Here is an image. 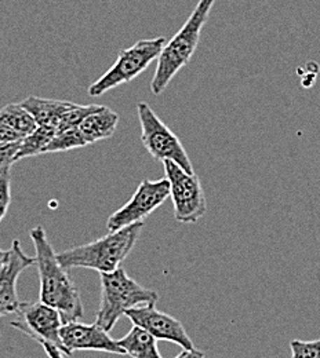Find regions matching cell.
<instances>
[{
  "mask_svg": "<svg viewBox=\"0 0 320 358\" xmlns=\"http://www.w3.org/2000/svg\"><path fill=\"white\" fill-rule=\"evenodd\" d=\"M88 146V142L85 141L83 135L79 131V129H69L65 131H60L54 135L51 142L45 150V153H57V152H68L72 149H79Z\"/></svg>",
  "mask_w": 320,
  "mask_h": 358,
  "instance_id": "obj_18",
  "label": "cell"
},
{
  "mask_svg": "<svg viewBox=\"0 0 320 358\" xmlns=\"http://www.w3.org/2000/svg\"><path fill=\"white\" fill-rule=\"evenodd\" d=\"M126 356L133 358H163L158 349V339L144 328L134 325L126 336L118 341Z\"/></svg>",
  "mask_w": 320,
  "mask_h": 358,
  "instance_id": "obj_15",
  "label": "cell"
},
{
  "mask_svg": "<svg viewBox=\"0 0 320 358\" xmlns=\"http://www.w3.org/2000/svg\"><path fill=\"white\" fill-rule=\"evenodd\" d=\"M165 174L170 183V199L174 218L181 224H196L207 213V203L200 179L186 173L174 162H163Z\"/></svg>",
  "mask_w": 320,
  "mask_h": 358,
  "instance_id": "obj_7",
  "label": "cell"
},
{
  "mask_svg": "<svg viewBox=\"0 0 320 358\" xmlns=\"http://www.w3.org/2000/svg\"><path fill=\"white\" fill-rule=\"evenodd\" d=\"M0 122L22 136L36 130L38 123L22 103H8L0 109Z\"/></svg>",
  "mask_w": 320,
  "mask_h": 358,
  "instance_id": "obj_16",
  "label": "cell"
},
{
  "mask_svg": "<svg viewBox=\"0 0 320 358\" xmlns=\"http://www.w3.org/2000/svg\"><path fill=\"white\" fill-rule=\"evenodd\" d=\"M125 315L137 327L148 331L158 341H167L181 346L183 350L196 349L183 322L170 314L163 313L156 309V303L141 305L129 309Z\"/></svg>",
  "mask_w": 320,
  "mask_h": 358,
  "instance_id": "obj_11",
  "label": "cell"
},
{
  "mask_svg": "<svg viewBox=\"0 0 320 358\" xmlns=\"http://www.w3.org/2000/svg\"><path fill=\"white\" fill-rule=\"evenodd\" d=\"M57 134V129L54 126H38L35 131L25 135L21 139L20 149L15 156V162H20L25 157H32L38 155H45L48 143Z\"/></svg>",
  "mask_w": 320,
  "mask_h": 358,
  "instance_id": "obj_17",
  "label": "cell"
},
{
  "mask_svg": "<svg viewBox=\"0 0 320 358\" xmlns=\"http://www.w3.org/2000/svg\"><path fill=\"white\" fill-rule=\"evenodd\" d=\"M20 145H21V139L14 142L0 143V171L11 169V166L17 163L15 156L20 149Z\"/></svg>",
  "mask_w": 320,
  "mask_h": 358,
  "instance_id": "obj_22",
  "label": "cell"
},
{
  "mask_svg": "<svg viewBox=\"0 0 320 358\" xmlns=\"http://www.w3.org/2000/svg\"><path fill=\"white\" fill-rule=\"evenodd\" d=\"M141 124V142L148 153L159 162H174L186 173L195 174L192 162L180 141L146 102L137 103Z\"/></svg>",
  "mask_w": 320,
  "mask_h": 358,
  "instance_id": "obj_6",
  "label": "cell"
},
{
  "mask_svg": "<svg viewBox=\"0 0 320 358\" xmlns=\"http://www.w3.org/2000/svg\"><path fill=\"white\" fill-rule=\"evenodd\" d=\"M11 169L0 171V222L6 217L11 203Z\"/></svg>",
  "mask_w": 320,
  "mask_h": 358,
  "instance_id": "obj_21",
  "label": "cell"
},
{
  "mask_svg": "<svg viewBox=\"0 0 320 358\" xmlns=\"http://www.w3.org/2000/svg\"><path fill=\"white\" fill-rule=\"evenodd\" d=\"M29 113L35 117L38 126H54L57 129L61 116L72 105L69 101L48 99L39 96H28L22 102Z\"/></svg>",
  "mask_w": 320,
  "mask_h": 358,
  "instance_id": "obj_14",
  "label": "cell"
},
{
  "mask_svg": "<svg viewBox=\"0 0 320 358\" xmlns=\"http://www.w3.org/2000/svg\"><path fill=\"white\" fill-rule=\"evenodd\" d=\"M35 247L36 266L41 280V301L57 309L64 322L82 320L83 302L81 292L69 275L68 268H64L47 237L43 226H36L29 231Z\"/></svg>",
  "mask_w": 320,
  "mask_h": 358,
  "instance_id": "obj_1",
  "label": "cell"
},
{
  "mask_svg": "<svg viewBox=\"0 0 320 358\" xmlns=\"http://www.w3.org/2000/svg\"><path fill=\"white\" fill-rule=\"evenodd\" d=\"M214 3L216 0H199L183 28L163 47L151 82V91L153 95H160L167 89L176 75L190 61Z\"/></svg>",
  "mask_w": 320,
  "mask_h": 358,
  "instance_id": "obj_3",
  "label": "cell"
},
{
  "mask_svg": "<svg viewBox=\"0 0 320 358\" xmlns=\"http://www.w3.org/2000/svg\"><path fill=\"white\" fill-rule=\"evenodd\" d=\"M8 262L0 268V317L15 314L21 306L17 294V281L20 274L36 264L35 257H28L18 240H14Z\"/></svg>",
  "mask_w": 320,
  "mask_h": 358,
  "instance_id": "obj_12",
  "label": "cell"
},
{
  "mask_svg": "<svg viewBox=\"0 0 320 358\" xmlns=\"http://www.w3.org/2000/svg\"><path fill=\"white\" fill-rule=\"evenodd\" d=\"M43 349H45V353L47 355L48 358H65V355L57 349L55 346H51V345H42Z\"/></svg>",
  "mask_w": 320,
  "mask_h": 358,
  "instance_id": "obj_24",
  "label": "cell"
},
{
  "mask_svg": "<svg viewBox=\"0 0 320 358\" xmlns=\"http://www.w3.org/2000/svg\"><path fill=\"white\" fill-rule=\"evenodd\" d=\"M144 222L122 227L116 231H109L106 236L83 244L72 247L57 254L58 261L64 268H85L99 273H111L120 268L137 244Z\"/></svg>",
  "mask_w": 320,
  "mask_h": 358,
  "instance_id": "obj_2",
  "label": "cell"
},
{
  "mask_svg": "<svg viewBox=\"0 0 320 358\" xmlns=\"http://www.w3.org/2000/svg\"><path fill=\"white\" fill-rule=\"evenodd\" d=\"M206 353L197 349H192V350H183V353H180L176 358H204Z\"/></svg>",
  "mask_w": 320,
  "mask_h": 358,
  "instance_id": "obj_25",
  "label": "cell"
},
{
  "mask_svg": "<svg viewBox=\"0 0 320 358\" xmlns=\"http://www.w3.org/2000/svg\"><path fill=\"white\" fill-rule=\"evenodd\" d=\"M291 358H320V338L316 341H298L290 342Z\"/></svg>",
  "mask_w": 320,
  "mask_h": 358,
  "instance_id": "obj_20",
  "label": "cell"
},
{
  "mask_svg": "<svg viewBox=\"0 0 320 358\" xmlns=\"http://www.w3.org/2000/svg\"><path fill=\"white\" fill-rule=\"evenodd\" d=\"M60 336L67 356H72L74 352H104L125 356V350L119 346L118 341H115L98 322H64Z\"/></svg>",
  "mask_w": 320,
  "mask_h": 358,
  "instance_id": "obj_10",
  "label": "cell"
},
{
  "mask_svg": "<svg viewBox=\"0 0 320 358\" xmlns=\"http://www.w3.org/2000/svg\"><path fill=\"white\" fill-rule=\"evenodd\" d=\"M158 299V292L138 284L123 268L101 273V302L95 322L109 332L129 309L156 303Z\"/></svg>",
  "mask_w": 320,
  "mask_h": 358,
  "instance_id": "obj_4",
  "label": "cell"
},
{
  "mask_svg": "<svg viewBox=\"0 0 320 358\" xmlns=\"http://www.w3.org/2000/svg\"><path fill=\"white\" fill-rule=\"evenodd\" d=\"M17 317L10 325L41 345H51L64 353L60 331L64 325L61 313L45 302H21ZM65 355V353H64Z\"/></svg>",
  "mask_w": 320,
  "mask_h": 358,
  "instance_id": "obj_9",
  "label": "cell"
},
{
  "mask_svg": "<svg viewBox=\"0 0 320 358\" xmlns=\"http://www.w3.org/2000/svg\"><path fill=\"white\" fill-rule=\"evenodd\" d=\"M170 197V183L167 178L149 180L144 179L138 185L133 197L118 211L109 215L106 229L116 231L122 227L142 222Z\"/></svg>",
  "mask_w": 320,
  "mask_h": 358,
  "instance_id": "obj_8",
  "label": "cell"
},
{
  "mask_svg": "<svg viewBox=\"0 0 320 358\" xmlns=\"http://www.w3.org/2000/svg\"><path fill=\"white\" fill-rule=\"evenodd\" d=\"M101 108V105H78L72 102V105L65 110V113L61 116L60 123L57 126V133L65 131L69 129H76L79 124L94 112H97Z\"/></svg>",
  "mask_w": 320,
  "mask_h": 358,
  "instance_id": "obj_19",
  "label": "cell"
},
{
  "mask_svg": "<svg viewBox=\"0 0 320 358\" xmlns=\"http://www.w3.org/2000/svg\"><path fill=\"white\" fill-rule=\"evenodd\" d=\"M119 113L106 106H101L97 112L89 115L78 129L88 145H92L113 136L119 124Z\"/></svg>",
  "mask_w": 320,
  "mask_h": 358,
  "instance_id": "obj_13",
  "label": "cell"
},
{
  "mask_svg": "<svg viewBox=\"0 0 320 358\" xmlns=\"http://www.w3.org/2000/svg\"><path fill=\"white\" fill-rule=\"evenodd\" d=\"M11 255V250H0V268H3Z\"/></svg>",
  "mask_w": 320,
  "mask_h": 358,
  "instance_id": "obj_26",
  "label": "cell"
},
{
  "mask_svg": "<svg viewBox=\"0 0 320 358\" xmlns=\"http://www.w3.org/2000/svg\"><path fill=\"white\" fill-rule=\"evenodd\" d=\"M22 138H24L22 135L15 133L13 129H10L8 126H6L4 123L0 122V143L14 142V141H20Z\"/></svg>",
  "mask_w": 320,
  "mask_h": 358,
  "instance_id": "obj_23",
  "label": "cell"
},
{
  "mask_svg": "<svg viewBox=\"0 0 320 358\" xmlns=\"http://www.w3.org/2000/svg\"><path fill=\"white\" fill-rule=\"evenodd\" d=\"M165 45V38L142 39L136 45L122 50L116 62L108 69V72L89 87V95L92 98L101 96L109 90L134 80L139 73L146 71L148 66L159 58Z\"/></svg>",
  "mask_w": 320,
  "mask_h": 358,
  "instance_id": "obj_5",
  "label": "cell"
}]
</instances>
